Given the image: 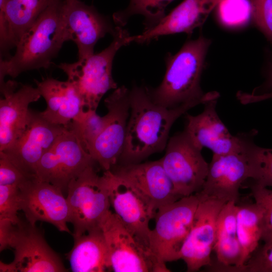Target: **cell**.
Masks as SVG:
<instances>
[{
	"mask_svg": "<svg viewBox=\"0 0 272 272\" xmlns=\"http://www.w3.org/2000/svg\"><path fill=\"white\" fill-rule=\"evenodd\" d=\"M130 113L125 143L117 164L138 163L150 155L162 152L168 142L175 121L196 106L187 104L168 108L155 103L149 89L134 85L129 90Z\"/></svg>",
	"mask_w": 272,
	"mask_h": 272,
	"instance_id": "cell-1",
	"label": "cell"
},
{
	"mask_svg": "<svg viewBox=\"0 0 272 272\" xmlns=\"http://www.w3.org/2000/svg\"><path fill=\"white\" fill-rule=\"evenodd\" d=\"M212 43L202 34L186 41L175 54L166 57V70L161 84L149 89L153 101L162 106L173 108L187 104L197 105L218 99L216 91L204 92L200 80L205 67L206 55Z\"/></svg>",
	"mask_w": 272,
	"mask_h": 272,
	"instance_id": "cell-2",
	"label": "cell"
},
{
	"mask_svg": "<svg viewBox=\"0 0 272 272\" xmlns=\"http://www.w3.org/2000/svg\"><path fill=\"white\" fill-rule=\"evenodd\" d=\"M62 0H54L22 36L14 55L1 58L0 82L33 70L48 69L65 42L61 16Z\"/></svg>",
	"mask_w": 272,
	"mask_h": 272,
	"instance_id": "cell-3",
	"label": "cell"
},
{
	"mask_svg": "<svg viewBox=\"0 0 272 272\" xmlns=\"http://www.w3.org/2000/svg\"><path fill=\"white\" fill-rule=\"evenodd\" d=\"M115 26L112 42L101 52L72 63L62 62L57 66L74 86L85 111L96 110L104 95L117 88L112 74L113 60L121 47L131 43V36L123 27Z\"/></svg>",
	"mask_w": 272,
	"mask_h": 272,
	"instance_id": "cell-4",
	"label": "cell"
},
{
	"mask_svg": "<svg viewBox=\"0 0 272 272\" xmlns=\"http://www.w3.org/2000/svg\"><path fill=\"white\" fill-rule=\"evenodd\" d=\"M95 164L88 167L70 183L66 200L74 238L100 227L111 206L107 176L100 175Z\"/></svg>",
	"mask_w": 272,
	"mask_h": 272,
	"instance_id": "cell-5",
	"label": "cell"
},
{
	"mask_svg": "<svg viewBox=\"0 0 272 272\" xmlns=\"http://www.w3.org/2000/svg\"><path fill=\"white\" fill-rule=\"evenodd\" d=\"M198 202V196L194 194L157 211L148 247L161 265L166 266L167 262L180 259L181 250L190 230Z\"/></svg>",
	"mask_w": 272,
	"mask_h": 272,
	"instance_id": "cell-6",
	"label": "cell"
},
{
	"mask_svg": "<svg viewBox=\"0 0 272 272\" xmlns=\"http://www.w3.org/2000/svg\"><path fill=\"white\" fill-rule=\"evenodd\" d=\"M107 245L110 269L115 272H169L149 249L129 231L110 210L100 223Z\"/></svg>",
	"mask_w": 272,
	"mask_h": 272,
	"instance_id": "cell-7",
	"label": "cell"
},
{
	"mask_svg": "<svg viewBox=\"0 0 272 272\" xmlns=\"http://www.w3.org/2000/svg\"><path fill=\"white\" fill-rule=\"evenodd\" d=\"M165 150L160 160L176 194L183 197L199 192L209 166L201 150L193 144L184 130L170 138Z\"/></svg>",
	"mask_w": 272,
	"mask_h": 272,
	"instance_id": "cell-8",
	"label": "cell"
},
{
	"mask_svg": "<svg viewBox=\"0 0 272 272\" xmlns=\"http://www.w3.org/2000/svg\"><path fill=\"white\" fill-rule=\"evenodd\" d=\"M95 164L75 133L67 128L42 157L36 176L67 191L73 179Z\"/></svg>",
	"mask_w": 272,
	"mask_h": 272,
	"instance_id": "cell-9",
	"label": "cell"
},
{
	"mask_svg": "<svg viewBox=\"0 0 272 272\" xmlns=\"http://www.w3.org/2000/svg\"><path fill=\"white\" fill-rule=\"evenodd\" d=\"M9 247L14 250V258L9 264L0 262L5 272L67 271L61 259L48 245L35 226L20 221L15 225Z\"/></svg>",
	"mask_w": 272,
	"mask_h": 272,
	"instance_id": "cell-10",
	"label": "cell"
},
{
	"mask_svg": "<svg viewBox=\"0 0 272 272\" xmlns=\"http://www.w3.org/2000/svg\"><path fill=\"white\" fill-rule=\"evenodd\" d=\"M129 90L117 88L104 100L108 112L107 123L88 152L103 170H111L122 153L130 113Z\"/></svg>",
	"mask_w": 272,
	"mask_h": 272,
	"instance_id": "cell-11",
	"label": "cell"
},
{
	"mask_svg": "<svg viewBox=\"0 0 272 272\" xmlns=\"http://www.w3.org/2000/svg\"><path fill=\"white\" fill-rule=\"evenodd\" d=\"M19 189L21 210L28 222L33 226L38 221L47 222L60 232L71 234L67 226L68 204L60 188L34 176Z\"/></svg>",
	"mask_w": 272,
	"mask_h": 272,
	"instance_id": "cell-12",
	"label": "cell"
},
{
	"mask_svg": "<svg viewBox=\"0 0 272 272\" xmlns=\"http://www.w3.org/2000/svg\"><path fill=\"white\" fill-rule=\"evenodd\" d=\"M199 202L189 233L180 252L187 271L194 272L212 264L211 255L215 245L219 213L227 202L199 195Z\"/></svg>",
	"mask_w": 272,
	"mask_h": 272,
	"instance_id": "cell-13",
	"label": "cell"
},
{
	"mask_svg": "<svg viewBox=\"0 0 272 272\" xmlns=\"http://www.w3.org/2000/svg\"><path fill=\"white\" fill-rule=\"evenodd\" d=\"M66 128L49 122L40 112L31 110L30 121L22 134L0 152L27 176H36L42 157Z\"/></svg>",
	"mask_w": 272,
	"mask_h": 272,
	"instance_id": "cell-14",
	"label": "cell"
},
{
	"mask_svg": "<svg viewBox=\"0 0 272 272\" xmlns=\"http://www.w3.org/2000/svg\"><path fill=\"white\" fill-rule=\"evenodd\" d=\"M61 16L65 40L76 44L79 59L93 54L98 40L107 33L113 35L115 32L116 26L106 17L80 0H63Z\"/></svg>",
	"mask_w": 272,
	"mask_h": 272,
	"instance_id": "cell-15",
	"label": "cell"
},
{
	"mask_svg": "<svg viewBox=\"0 0 272 272\" xmlns=\"http://www.w3.org/2000/svg\"><path fill=\"white\" fill-rule=\"evenodd\" d=\"M253 131L246 133L243 147L240 151L224 155H213L208 175L199 195L226 202H237L239 189L249 178L247 153L248 140Z\"/></svg>",
	"mask_w": 272,
	"mask_h": 272,
	"instance_id": "cell-16",
	"label": "cell"
},
{
	"mask_svg": "<svg viewBox=\"0 0 272 272\" xmlns=\"http://www.w3.org/2000/svg\"><path fill=\"white\" fill-rule=\"evenodd\" d=\"M104 171L108 180L110 205L114 213L135 237L149 248L151 230L149 223L156 212L124 179L111 170Z\"/></svg>",
	"mask_w": 272,
	"mask_h": 272,
	"instance_id": "cell-17",
	"label": "cell"
},
{
	"mask_svg": "<svg viewBox=\"0 0 272 272\" xmlns=\"http://www.w3.org/2000/svg\"><path fill=\"white\" fill-rule=\"evenodd\" d=\"M0 151L10 146L23 132L31 117L29 105L41 97L37 87L13 80L0 82Z\"/></svg>",
	"mask_w": 272,
	"mask_h": 272,
	"instance_id": "cell-18",
	"label": "cell"
},
{
	"mask_svg": "<svg viewBox=\"0 0 272 272\" xmlns=\"http://www.w3.org/2000/svg\"><path fill=\"white\" fill-rule=\"evenodd\" d=\"M130 184L155 211L180 199L160 160L117 164L111 170Z\"/></svg>",
	"mask_w": 272,
	"mask_h": 272,
	"instance_id": "cell-19",
	"label": "cell"
},
{
	"mask_svg": "<svg viewBox=\"0 0 272 272\" xmlns=\"http://www.w3.org/2000/svg\"><path fill=\"white\" fill-rule=\"evenodd\" d=\"M218 99L204 104V109L196 115L187 114L184 130L193 144L202 150L210 149L213 155H224L242 150L245 133L233 135L222 121L216 107Z\"/></svg>",
	"mask_w": 272,
	"mask_h": 272,
	"instance_id": "cell-20",
	"label": "cell"
},
{
	"mask_svg": "<svg viewBox=\"0 0 272 272\" xmlns=\"http://www.w3.org/2000/svg\"><path fill=\"white\" fill-rule=\"evenodd\" d=\"M222 0H183L153 27L138 35L130 42L148 44L159 37L180 33L190 35L205 23L210 14Z\"/></svg>",
	"mask_w": 272,
	"mask_h": 272,
	"instance_id": "cell-21",
	"label": "cell"
},
{
	"mask_svg": "<svg viewBox=\"0 0 272 272\" xmlns=\"http://www.w3.org/2000/svg\"><path fill=\"white\" fill-rule=\"evenodd\" d=\"M35 82L46 103V109L40 113L49 122L67 128L85 111L81 97L67 80L47 78Z\"/></svg>",
	"mask_w": 272,
	"mask_h": 272,
	"instance_id": "cell-22",
	"label": "cell"
},
{
	"mask_svg": "<svg viewBox=\"0 0 272 272\" xmlns=\"http://www.w3.org/2000/svg\"><path fill=\"white\" fill-rule=\"evenodd\" d=\"M54 0H0V41L16 46L24 33Z\"/></svg>",
	"mask_w": 272,
	"mask_h": 272,
	"instance_id": "cell-23",
	"label": "cell"
},
{
	"mask_svg": "<svg viewBox=\"0 0 272 272\" xmlns=\"http://www.w3.org/2000/svg\"><path fill=\"white\" fill-rule=\"evenodd\" d=\"M237 203L230 201L224 204L219 213L213 248L218 263L210 266L212 271L225 272L240 264L241 249L237 233Z\"/></svg>",
	"mask_w": 272,
	"mask_h": 272,
	"instance_id": "cell-24",
	"label": "cell"
},
{
	"mask_svg": "<svg viewBox=\"0 0 272 272\" xmlns=\"http://www.w3.org/2000/svg\"><path fill=\"white\" fill-rule=\"evenodd\" d=\"M74 239V246L67 254L72 271L110 270L107 247L100 227Z\"/></svg>",
	"mask_w": 272,
	"mask_h": 272,
	"instance_id": "cell-25",
	"label": "cell"
},
{
	"mask_svg": "<svg viewBox=\"0 0 272 272\" xmlns=\"http://www.w3.org/2000/svg\"><path fill=\"white\" fill-rule=\"evenodd\" d=\"M262 210L255 202L238 206L237 233L241 249V258L238 267L229 268L225 272H232L242 266L259 246L262 235Z\"/></svg>",
	"mask_w": 272,
	"mask_h": 272,
	"instance_id": "cell-26",
	"label": "cell"
},
{
	"mask_svg": "<svg viewBox=\"0 0 272 272\" xmlns=\"http://www.w3.org/2000/svg\"><path fill=\"white\" fill-rule=\"evenodd\" d=\"M174 0H130L128 7L113 15L117 26L124 27L134 15L144 17V30L156 25L165 16L166 7Z\"/></svg>",
	"mask_w": 272,
	"mask_h": 272,
	"instance_id": "cell-27",
	"label": "cell"
},
{
	"mask_svg": "<svg viewBox=\"0 0 272 272\" xmlns=\"http://www.w3.org/2000/svg\"><path fill=\"white\" fill-rule=\"evenodd\" d=\"M254 136L249 139L247 148L249 178L258 185L272 187V148L257 146Z\"/></svg>",
	"mask_w": 272,
	"mask_h": 272,
	"instance_id": "cell-28",
	"label": "cell"
},
{
	"mask_svg": "<svg viewBox=\"0 0 272 272\" xmlns=\"http://www.w3.org/2000/svg\"><path fill=\"white\" fill-rule=\"evenodd\" d=\"M96 111L90 110L84 111L67 127L75 133L88 152L104 129L108 119L107 114L100 116Z\"/></svg>",
	"mask_w": 272,
	"mask_h": 272,
	"instance_id": "cell-29",
	"label": "cell"
},
{
	"mask_svg": "<svg viewBox=\"0 0 272 272\" xmlns=\"http://www.w3.org/2000/svg\"><path fill=\"white\" fill-rule=\"evenodd\" d=\"M216 8L219 20L228 27L244 25L251 17L250 0H222Z\"/></svg>",
	"mask_w": 272,
	"mask_h": 272,
	"instance_id": "cell-30",
	"label": "cell"
},
{
	"mask_svg": "<svg viewBox=\"0 0 272 272\" xmlns=\"http://www.w3.org/2000/svg\"><path fill=\"white\" fill-rule=\"evenodd\" d=\"M251 194L263 211V230L261 240L272 239V190L253 183L250 187Z\"/></svg>",
	"mask_w": 272,
	"mask_h": 272,
	"instance_id": "cell-31",
	"label": "cell"
},
{
	"mask_svg": "<svg viewBox=\"0 0 272 272\" xmlns=\"http://www.w3.org/2000/svg\"><path fill=\"white\" fill-rule=\"evenodd\" d=\"M19 210V188L16 186L0 185V220H8L17 225L21 221L18 215Z\"/></svg>",
	"mask_w": 272,
	"mask_h": 272,
	"instance_id": "cell-32",
	"label": "cell"
},
{
	"mask_svg": "<svg viewBox=\"0 0 272 272\" xmlns=\"http://www.w3.org/2000/svg\"><path fill=\"white\" fill-rule=\"evenodd\" d=\"M232 272H272V239L258 246L242 266Z\"/></svg>",
	"mask_w": 272,
	"mask_h": 272,
	"instance_id": "cell-33",
	"label": "cell"
},
{
	"mask_svg": "<svg viewBox=\"0 0 272 272\" xmlns=\"http://www.w3.org/2000/svg\"><path fill=\"white\" fill-rule=\"evenodd\" d=\"M251 18L272 44V0H250Z\"/></svg>",
	"mask_w": 272,
	"mask_h": 272,
	"instance_id": "cell-34",
	"label": "cell"
},
{
	"mask_svg": "<svg viewBox=\"0 0 272 272\" xmlns=\"http://www.w3.org/2000/svg\"><path fill=\"white\" fill-rule=\"evenodd\" d=\"M30 178L0 152V185L16 186L19 188Z\"/></svg>",
	"mask_w": 272,
	"mask_h": 272,
	"instance_id": "cell-35",
	"label": "cell"
},
{
	"mask_svg": "<svg viewBox=\"0 0 272 272\" xmlns=\"http://www.w3.org/2000/svg\"><path fill=\"white\" fill-rule=\"evenodd\" d=\"M248 93L253 96L258 102L272 99V62L265 82L262 86L255 88L251 92Z\"/></svg>",
	"mask_w": 272,
	"mask_h": 272,
	"instance_id": "cell-36",
	"label": "cell"
},
{
	"mask_svg": "<svg viewBox=\"0 0 272 272\" xmlns=\"http://www.w3.org/2000/svg\"><path fill=\"white\" fill-rule=\"evenodd\" d=\"M14 224L8 220H0V250L9 247V243L14 227Z\"/></svg>",
	"mask_w": 272,
	"mask_h": 272,
	"instance_id": "cell-37",
	"label": "cell"
}]
</instances>
